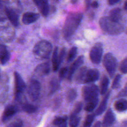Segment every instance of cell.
<instances>
[{
    "instance_id": "obj_1",
    "label": "cell",
    "mask_w": 127,
    "mask_h": 127,
    "mask_svg": "<svg viewBox=\"0 0 127 127\" xmlns=\"http://www.w3.org/2000/svg\"><path fill=\"white\" fill-rule=\"evenodd\" d=\"M83 17V14L81 12H72L68 14L63 29V37L65 39H69L75 33L81 22Z\"/></svg>"
},
{
    "instance_id": "obj_2",
    "label": "cell",
    "mask_w": 127,
    "mask_h": 127,
    "mask_svg": "<svg viewBox=\"0 0 127 127\" xmlns=\"http://www.w3.org/2000/svg\"><path fill=\"white\" fill-rule=\"evenodd\" d=\"M99 24L101 29L105 33L110 35H118L124 31V27L119 22H116L110 19L109 16L102 17L99 20Z\"/></svg>"
},
{
    "instance_id": "obj_3",
    "label": "cell",
    "mask_w": 127,
    "mask_h": 127,
    "mask_svg": "<svg viewBox=\"0 0 127 127\" xmlns=\"http://www.w3.org/2000/svg\"><path fill=\"white\" fill-rule=\"evenodd\" d=\"M52 48L53 47L50 42L45 40H42L34 46L33 53L35 57L40 59H48L50 57Z\"/></svg>"
},
{
    "instance_id": "obj_4",
    "label": "cell",
    "mask_w": 127,
    "mask_h": 127,
    "mask_svg": "<svg viewBox=\"0 0 127 127\" xmlns=\"http://www.w3.org/2000/svg\"><path fill=\"white\" fill-rule=\"evenodd\" d=\"M99 88L94 84H89L84 86L82 90V94L86 104L93 103L97 105L99 102Z\"/></svg>"
},
{
    "instance_id": "obj_5",
    "label": "cell",
    "mask_w": 127,
    "mask_h": 127,
    "mask_svg": "<svg viewBox=\"0 0 127 127\" xmlns=\"http://www.w3.org/2000/svg\"><path fill=\"white\" fill-rule=\"evenodd\" d=\"M14 98L17 101H21L22 94L25 91L26 88V83L24 81L23 78L21 74L17 72H14Z\"/></svg>"
},
{
    "instance_id": "obj_6",
    "label": "cell",
    "mask_w": 127,
    "mask_h": 127,
    "mask_svg": "<svg viewBox=\"0 0 127 127\" xmlns=\"http://www.w3.org/2000/svg\"><path fill=\"white\" fill-rule=\"evenodd\" d=\"M103 64L110 76L112 78L117 67V60L116 58L112 53H106L103 60Z\"/></svg>"
},
{
    "instance_id": "obj_7",
    "label": "cell",
    "mask_w": 127,
    "mask_h": 127,
    "mask_svg": "<svg viewBox=\"0 0 127 127\" xmlns=\"http://www.w3.org/2000/svg\"><path fill=\"white\" fill-rule=\"evenodd\" d=\"M103 45L101 43H97L92 47L89 53V58L92 63L98 64L101 62L103 55Z\"/></svg>"
},
{
    "instance_id": "obj_8",
    "label": "cell",
    "mask_w": 127,
    "mask_h": 127,
    "mask_svg": "<svg viewBox=\"0 0 127 127\" xmlns=\"http://www.w3.org/2000/svg\"><path fill=\"white\" fill-rule=\"evenodd\" d=\"M40 84L35 79H32L29 84L27 93L29 97L32 101H36L38 99L40 94Z\"/></svg>"
},
{
    "instance_id": "obj_9",
    "label": "cell",
    "mask_w": 127,
    "mask_h": 127,
    "mask_svg": "<svg viewBox=\"0 0 127 127\" xmlns=\"http://www.w3.org/2000/svg\"><path fill=\"white\" fill-rule=\"evenodd\" d=\"M17 108L14 105H9L5 108L2 117H1V121L2 123H6L10 119L13 117L14 115L17 113Z\"/></svg>"
},
{
    "instance_id": "obj_10",
    "label": "cell",
    "mask_w": 127,
    "mask_h": 127,
    "mask_svg": "<svg viewBox=\"0 0 127 127\" xmlns=\"http://www.w3.org/2000/svg\"><path fill=\"white\" fill-rule=\"evenodd\" d=\"M84 57L83 55L79 56L76 60H75L73 64L71 65V66L69 68V70H68V73L67 77H68V79L69 81H71L72 78H73V74L76 72L78 68L83 64L84 63Z\"/></svg>"
},
{
    "instance_id": "obj_11",
    "label": "cell",
    "mask_w": 127,
    "mask_h": 127,
    "mask_svg": "<svg viewBox=\"0 0 127 127\" xmlns=\"http://www.w3.org/2000/svg\"><path fill=\"white\" fill-rule=\"evenodd\" d=\"M100 76V73L95 68L88 69L86 74L84 84H91L94 82L97 81Z\"/></svg>"
},
{
    "instance_id": "obj_12",
    "label": "cell",
    "mask_w": 127,
    "mask_h": 127,
    "mask_svg": "<svg viewBox=\"0 0 127 127\" xmlns=\"http://www.w3.org/2000/svg\"><path fill=\"white\" fill-rule=\"evenodd\" d=\"M5 13L7 19L9 20L11 23L14 27H18L19 22V15L14 9L9 7H5Z\"/></svg>"
},
{
    "instance_id": "obj_13",
    "label": "cell",
    "mask_w": 127,
    "mask_h": 127,
    "mask_svg": "<svg viewBox=\"0 0 127 127\" xmlns=\"http://www.w3.org/2000/svg\"><path fill=\"white\" fill-rule=\"evenodd\" d=\"M115 115L114 113L113 112L112 110L111 109H109L105 113V115H104V119H103L102 125L103 127H110L112 126L113 124L115 123Z\"/></svg>"
},
{
    "instance_id": "obj_14",
    "label": "cell",
    "mask_w": 127,
    "mask_h": 127,
    "mask_svg": "<svg viewBox=\"0 0 127 127\" xmlns=\"http://www.w3.org/2000/svg\"><path fill=\"white\" fill-rule=\"evenodd\" d=\"M40 15L38 13L32 12H27L22 16V21L24 24L28 25L36 22L39 18Z\"/></svg>"
},
{
    "instance_id": "obj_15",
    "label": "cell",
    "mask_w": 127,
    "mask_h": 127,
    "mask_svg": "<svg viewBox=\"0 0 127 127\" xmlns=\"http://www.w3.org/2000/svg\"><path fill=\"white\" fill-rule=\"evenodd\" d=\"M50 71V65L48 62H45L38 64L34 69L35 73L38 76H46L49 74Z\"/></svg>"
},
{
    "instance_id": "obj_16",
    "label": "cell",
    "mask_w": 127,
    "mask_h": 127,
    "mask_svg": "<svg viewBox=\"0 0 127 127\" xmlns=\"http://www.w3.org/2000/svg\"><path fill=\"white\" fill-rule=\"evenodd\" d=\"M33 2L35 3L36 6H37L39 9L40 12L42 15L44 17H47L49 14L50 7L49 4L47 1H34Z\"/></svg>"
},
{
    "instance_id": "obj_17",
    "label": "cell",
    "mask_w": 127,
    "mask_h": 127,
    "mask_svg": "<svg viewBox=\"0 0 127 127\" xmlns=\"http://www.w3.org/2000/svg\"><path fill=\"white\" fill-rule=\"evenodd\" d=\"M9 52L7 50V47L4 44L0 45V63L2 65L6 64L10 59Z\"/></svg>"
},
{
    "instance_id": "obj_18",
    "label": "cell",
    "mask_w": 127,
    "mask_h": 127,
    "mask_svg": "<svg viewBox=\"0 0 127 127\" xmlns=\"http://www.w3.org/2000/svg\"><path fill=\"white\" fill-rule=\"evenodd\" d=\"M110 95V91H109V93H107L106 94H105L104 95V97L103 98L102 100L100 102V105L98 107L96 111H95V114L96 115H100L105 111V110L106 109L107 105L108 100H109V97Z\"/></svg>"
},
{
    "instance_id": "obj_19",
    "label": "cell",
    "mask_w": 127,
    "mask_h": 127,
    "mask_svg": "<svg viewBox=\"0 0 127 127\" xmlns=\"http://www.w3.org/2000/svg\"><path fill=\"white\" fill-rule=\"evenodd\" d=\"M115 109L118 112H123L127 110V100L124 99H120L117 100L114 104Z\"/></svg>"
},
{
    "instance_id": "obj_20",
    "label": "cell",
    "mask_w": 127,
    "mask_h": 127,
    "mask_svg": "<svg viewBox=\"0 0 127 127\" xmlns=\"http://www.w3.org/2000/svg\"><path fill=\"white\" fill-rule=\"evenodd\" d=\"M109 83H110V81H109V78L107 76H104L101 79V81L100 83V88H99V91H100V94H105V93L107 92L108 88H109Z\"/></svg>"
},
{
    "instance_id": "obj_21",
    "label": "cell",
    "mask_w": 127,
    "mask_h": 127,
    "mask_svg": "<svg viewBox=\"0 0 127 127\" xmlns=\"http://www.w3.org/2000/svg\"><path fill=\"white\" fill-rule=\"evenodd\" d=\"M109 17L113 21L119 22L122 17V11L120 8L113 9L109 12Z\"/></svg>"
},
{
    "instance_id": "obj_22",
    "label": "cell",
    "mask_w": 127,
    "mask_h": 127,
    "mask_svg": "<svg viewBox=\"0 0 127 127\" xmlns=\"http://www.w3.org/2000/svg\"><path fill=\"white\" fill-rule=\"evenodd\" d=\"M58 47H56L54 49L53 52V56H52V66L54 71H57L60 67L59 63V58H58Z\"/></svg>"
},
{
    "instance_id": "obj_23",
    "label": "cell",
    "mask_w": 127,
    "mask_h": 127,
    "mask_svg": "<svg viewBox=\"0 0 127 127\" xmlns=\"http://www.w3.org/2000/svg\"><path fill=\"white\" fill-rule=\"evenodd\" d=\"M88 68L86 67H81L79 69V71L77 73L76 76V81L78 83H84V79H85L86 74L88 71Z\"/></svg>"
},
{
    "instance_id": "obj_24",
    "label": "cell",
    "mask_w": 127,
    "mask_h": 127,
    "mask_svg": "<svg viewBox=\"0 0 127 127\" xmlns=\"http://www.w3.org/2000/svg\"><path fill=\"white\" fill-rule=\"evenodd\" d=\"M67 120L68 117L62 116L58 117L53 120V125L58 127H67Z\"/></svg>"
},
{
    "instance_id": "obj_25",
    "label": "cell",
    "mask_w": 127,
    "mask_h": 127,
    "mask_svg": "<svg viewBox=\"0 0 127 127\" xmlns=\"http://www.w3.org/2000/svg\"><path fill=\"white\" fill-rule=\"evenodd\" d=\"M60 88V79L57 77H54L51 79L50 82V94H52L55 93L57 90Z\"/></svg>"
},
{
    "instance_id": "obj_26",
    "label": "cell",
    "mask_w": 127,
    "mask_h": 127,
    "mask_svg": "<svg viewBox=\"0 0 127 127\" xmlns=\"http://www.w3.org/2000/svg\"><path fill=\"white\" fill-rule=\"evenodd\" d=\"M22 109L25 112L27 113V114H33V113L35 112L37 110V108L35 105L28 104V103H24V104H22Z\"/></svg>"
},
{
    "instance_id": "obj_27",
    "label": "cell",
    "mask_w": 127,
    "mask_h": 127,
    "mask_svg": "<svg viewBox=\"0 0 127 127\" xmlns=\"http://www.w3.org/2000/svg\"><path fill=\"white\" fill-rule=\"evenodd\" d=\"M78 93L76 89H71L67 92L66 94V99L68 102H71L73 100H74L76 98Z\"/></svg>"
},
{
    "instance_id": "obj_28",
    "label": "cell",
    "mask_w": 127,
    "mask_h": 127,
    "mask_svg": "<svg viewBox=\"0 0 127 127\" xmlns=\"http://www.w3.org/2000/svg\"><path fill=\"white\" fill-rule=\"evenodd\" d=\"M80 122V118L78 115H71L69 117V124L70 127H78Z\"/></svg>"
},
{
    "instance_id": "obj_29",
    "label": "cell",
    "mask_w": 127,
    "mask_h": 127,
    "mask_svg": "<svg viewBox=\"0 0 127 127\" xmlns=\"http://www.w3.org/2000/svg\"><path fill=\"white\" fill-rule=\"evenodd\" d=\"M77 52H78V48L76 47H72L69 50V53H68V57H67V60L68 62H71L75 58L76 56L77 55Z\"/></svg>"
},
{
    "instance_id": "obj_30",
    "label": "cell",
    "mask_w": 127,
    "mask_h": 127,
    "mask_svg": "<svg viewBox=\"0 0 127 127\" xmlns=\"http://www.w3.org/2000/svg\"><path fill=\"white\" fill-rule=\"evenodd\" d=\"M122 76L120 74H117L114 78L113 81L112 85V88L113 89H117L120 88V81H121Z\"/></svg>"
},
{
    "instance_id": "obj_31",
    "label": "cell",
    "mask_w": 127,
    "mask_h": 127,
    "mask_svg": "<svg viewBox=\"0 0 127 127\" xmlns=\"http://www.w3.org/2000/svg\"><path fill=\"white\" fill-rule=\"evenodd\" d=\"M94 118H95V115L94 114H90L88 115L86 117L85 119V121L84 123V127H91L92 124H93V122L94 120Z\"/></svg>"
},
{
    "instance_id": "obj_32",
    "label": "cell",
    "mask_w": 127,
    "mask_h": 127,
    "mask_svg": "<svg viewBox=\"0 0 127 127\" xmlns=\"http://www.w3.org/2000/svg\"><path fill=\"white\" fill-rule=\"evenodd\" d=\"M83 107V104L81 102H77L76 104V105H74V109H73V112H72L71 114V115H78V114L81 111Z\"/></svg>"
},
{
    "instance_id": "obj_33",
    "label": "cell",
    "mask_w": 127,
    "mask_h": 127,
    "mask_svg": "<svg viewBox=\"0 0 127 127\" xmlns=\"http://www.w3.org/2000/svg\"><path fill=\"white\" fill-rule=\"evenodd\" d=\"M119 69L124 74H127V58L122 61L119 66Z\"/></svg>"
},
{
    "instance_id": "obj_34",
    "label": "cell",
    "mask_w": 127,
    "mask_h": 127,
    "mask_svg": "<svg viewBox=\"0 0 127 127\" xmlns=\"http://www.w3.org/2000/svg\"><path fill=\"white\" fill-rule=\"evenodd\" d=\"M6 127H23V122L21 119H16L10 123Z\"/></svg>"
},
{
    "instance_id": "obj_35",
    "label": "cell",
    "mask_w": 127,
    "mask_h": 127,
    "mask_svg": "<svg viewBox=\"0 0 127 127\" xmlns=\"http://www.w3.org/2000/svg\"><path fill=\"white\" fill-rule=\"evenodd\" d=\"M69 68L68 67H64L60 69L59 73V79L60 80H62L66 75H68Z\"/></svg>"
},
{
    "instance_id": "obj_36",
    "label": "cell",
    "mask_w": 127,
    "mask_h": 127,
    "mask_svg": "<svg viewBox=\"0 0 127 127\" xmlns=\"http://www.w3.org/2000/svg\"><path fill=\"white\" fill-rule=\"evenodd\" d=\"M66 53V50L64 48H63L60 50V52H59V55H58V58H59V63L60 65L62 64V63L63 62V60H64V56H65Z\"/></svg>"
},
{
    "instance_id": "obj_37",
    "label": "cell",
    "mask_w": 127,
    "mask_h": 127,
    "mask_svg": "<svg viewBox=\"0 0 127 127\" xmlns=\"http://www.w3.org/2000/svg\"><path fill=\"white\" fill-rule=\"evenodd\" d=\"M119 97H127V83L124 89L119 93Z\"/></svg>"
},
{
    "instance_id": "obj_38",
    "label": "cell",
    "mask_w": 127,
    "mask_h": 127,
    "mask_svg": "<svg viewBox=\"0 0 127 127\" xmlns=\"http://www.w3.org/2000/svg\"><path fill=\"white\" fill-rule=\"evenodd\" d=\"M5 21H6V18H5L4 16L2 15V14H1V12H0V24L3 23V22H4Z\"/></svg>"
},
{
    "instance_id": "obj_39",
    "label": "cell",
    "mask_w": 127,
    "mask_h": 127,
    "mask_svg": "<svg viewBox=\"0 0 127 127\" xmlns=\"http://www.w3.org/2000/svg\"><path fill=\"white\" fill-rule=\"evenodd\" d=\"M119 0H110V1H109V4L110 5H113V4H115L116 3H118V2H119Z\"/></svg>"
},
{
    "instance_id": "obj_40",
    "label": "cell",
    "mask_w": 127,
    "mask_h": 127,
    "mask_svg": "<svg viewBox=\"0 0 127 127\" xmlns=\"http://www.w3.org/2000/svg\"><path fill=\"white\" fill-rule=\"evenodd\" d=\"M91 6L94 8H97L99 6V3H98L97 1H94L93 2H92Z\"/></svg>"
},
{
    "instance_id": "obj_41",
    "label": "cell",
    "mask_w": 127,
    "mask_h": 127,
    "mask_svg": "<svg viewBox=\"0 0 127 127\" xmlns=\"http://www.w3.org/2000/svg\"><path fill=\"white\" fill-rule=\"evenodd\" d=\"M101 125H102L101 122H100V121H98V122H97L95 124H94V126H93V127H101Z\"/></svg>"
},
{
    "instance_id": "obj_42",
    "label": "cell",
    "mask_w": 127,
    "mask_h": 127,
    "mask_svg": "<svg viewBox=\"0 0 127 127\" xmlns=\"http://www.w3.org/2000/svg\"><path fill=\"white\" fill-rule=\"evenodd\" d=\"M124 9L127 11V1L125 2V4H124Z\"/></svg>"
},
{
    "instance_id": "obj_43",
    "label": "cell",
    "mask_w": 127,
    "mask_h": 127,
    "mask_svg": "<svg viewBox=\"0 0 127 127\" xmlns=\"http://www.w3.org/2000/svg\"><path fill=\"white\" fill-rule=\"evenodd\" d=\"M2 2H1V1H0V9H1V7H2Z\"/></svg>"
},
{
    "instance_id": "obj_44",
    "label": "cell",
    "mask_w": 127,
    "mask_h": 127,
    "mask_svg": "<svg viewBox=\"0 0 127 127\" xmlns=\"http://www.w3.org/2000/svg\"><path fill=\"white\" fill-rule=\"evenodd\" d=\"M1 44H2V42H1V38H0V45H1Z\"/></svg>"
},
{
    "instance_id": "obj_45",
    "label": "cell",
    "mask_w": 127,
    "mask_h": 127,
    "mask_svg": "<svg viewBox=\"0 0 127 127\" xmlns=\"http://www.w3.org/2000/svg\"><path fill=\"white\" fill-rule=\"evenodd\" d=\"M0 78H1V71H0Z\"/></svg>"
}]
</instances>
